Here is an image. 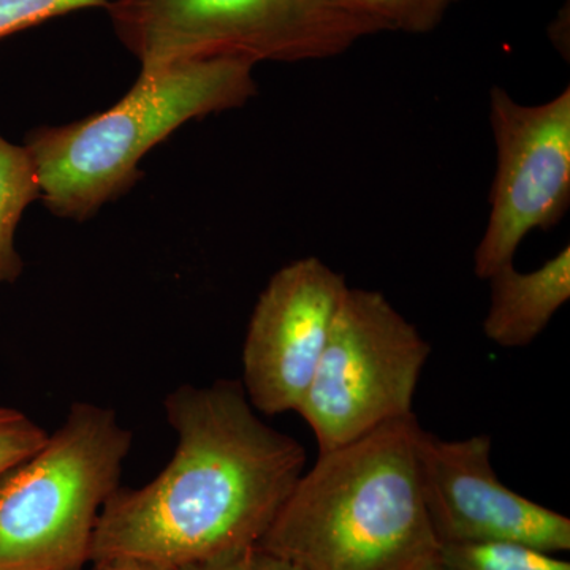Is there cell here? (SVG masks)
<instances>
[{
    "instance_id": "2",
    "label": "cell",
    "mask_w": 570,
    "mask_h": 570,
    "mask_svg": "<svg viewBox=\"0 0 570 570\" xmlns=\"http://www.w3.org/2000/svg\"><path fill=\"white\" fill-rule=\"evenodd\" d=\"M420 431L412 414L318 452L255 549L303 570H425L436 562Z\"/></svg>"
},
{
    "instance_id": "5",
    "label": "cell",
    "mask_w": 570,
    "mask_h": 570,
    "mask_svg": "<svg viewBox=\"0 0 570 570\" xmlns=\"http://www.w3.org/2000/svg\"><path fill=\"white\" fill-rule=\"evenodd\" d=\"M107 10L141 70L220 56L318 61L384 32L335 0H112Z\"/></svg>"
},
{
    "instance_id": "18",
    "label": "cell",
    "mask_w": 570,
    "mask_h": 570,
    "mask_svg": "<svg viewBox=\"0 0 570 570\" xmlns=\"http://www.w3.org/2000/svg\"><path fill=\"white\" fill-rule=\"evenodd\" d=\"M102 570H154V569L142 568V566H135V564H119V566H111V568H105Z\"/></svg>"
},
{
    "instance_id": "4",
    "label": "cell",
    "mask_w": 570,
    "mask_h": 570,
    "mask_svg": "<svg viewBox=\"0 0 570 570\" xmlns=\"http://www.w3.org/2000/svg\"><path fill=\"white\" fill-rule=\"evenodd\" d=\"M132 431L111 409L70 407L28 460L0 478V570H82L119 489Z\"/></svg>"
},
{
    "instance_id": "1",
    "label": "cell",
    "mask_w": 570,
    "mask_h": 570,
    "mask_svg": "<svg viewBox=\"0 0 570 570\" xmlns=\"http://www.w3.org/2000/svg\"><path fill=\"white\" fill-rule=\"evenodd\" d=\"M174 459L141 489L104 505L94 570H181L258 546L306 466V450L258 417L242 382L183 385L165 397Z\"/></svg>"
},
{
    "instance_id": "3",
    "label": "cell",
    "mask_w": 570,
    "mask_h": 570,
    "mask_svg": "<svg viewBox=\"0 0 570 570\" xmlns=\"http://www.w3.org/2000/svg\"><path fill=\"white\" fill-rule=\"evenodd\" d=\"M249 59H190L141 70L108 110L63 126L37 127L26 138L41 198L55 216L86 220L141 178L154 146L193 119L243 107L257 94Z\"/></svg>"
},
{
    "instance_id": "8",
    "label": "cell",
    "mask_w": 570,
    "mask_h": 570,
    "mask_svg": "<svg viewBox=\"0 0 570 570\" xmlns=\"http://www.w3.org/2000/svg\"><path fill=\"white\" fill-rule=\"evenodd\" d=\"M347 288L346 277L317 257L299 258L272 276L243 346L242 385L255 411L296 412Z\"/></svg>"
},
{
    "instance_id": "13",
    "label": "cell",
    "mask_w": 570,
    "mask_h": 570,
    "mask_svg": "<svg viewBox=\"0 0 570 570\" xmlns=\"http://www.w3.org/2000/svg\"><path fill=\"white\" fill-rule=\"evenodd\" d=\"M344 9L376 22L382 31H434L460 0H335Z\"/></svg>"
},
{
    "instance_id": "10",
    "label": "cell",
    "mask_w": 570,
    "mask_h": 570,
    "mask_svg": "<svg viewBox=\"0 0 570 570\" xmlns=\"http://www.w3.org/2000/svg\"><path fill=\"white\" fill-rule=\"evenodd\" d=\"M490 307L483 333L505 348L527 347L570 298V247L530 273L510 264L489 277Z\"/></svg>"
},
{
    "instance_id": "7",
    "label": "cell",
    "mask_w": 570,
    "mask_h": 570,
    "mask_svg": "<svg viewBox=\"0 0 570 570\" xmlns=\"http://www.w3.org/2000/svg\"><path fill=\"white\" fill-rule=\"evenodd\" d=\"M497 174L490 216L474 253V273L489 281L513 264L523 239L550 230L570 206V89L549 102L523 105L505 89L490 91Z\"/></svg>"
},
{
    "instance_id": "14",
    "label": "cell",
    "mask_w": 570,
    "mask_h": 570,
    "mask_svg": "<svg viewBox=\"0 0 570 570\" xmlns=\"http://www.w3.org/2000/svg\"><path fill=\"white\" fill-rule=\"evenodd\" d=\"M112 0H0V39L51 18L92 7L107 9Z\"/></svg>"
},
{
    "instance_id": "9",
    "label": "cell",
    "mask_w": 570,
    "mask_h": 570,
    "mask_svg": "<svg viewBox=\"0 0 570 570\" xmlns=\"http://www.w3.org/2000/svg\"><path fill=\"white\" fill-rule=\"evenodd\" d=\"M487 434L445 441L420 431L423 499L439 543L509 542L547 553L570 550V520L508 489Z\"/></svg>"
},
{
    "instance_id": "6",
    "label": "cell",
    "mask_w": 570,
    "mask_h": 570,
    "mask_svg": "<svg viewBox=\"0 0 570 570\" xmlns=\"http://www.w3.org/2000/svg\"><path fill=\"white\" fill-rule=\"evenodd\" d=\"M430 354V343L387 296L348 287L296 409L313 430L318 452L414 414L415 390Z\"/></svg>"
},
{
    "instance_id": "11",
    "label": "cell",
    "mask_w": 570,
    "mask_h": 570,
    "mask_svg": "<svg viewBox=\"0 0 570 570\" xmlns=\"http://www.w3.org/2000/svg\"><path fill=\"white\" fill-rule=\"evenodd\" d=\"M40 198L31 153L0 135V283H14L21 276L24 264L14 247V234L26 208Z\"/></svg>"
},
{
    "instance_id": "17",
    "label": "cell",
    "mask_w": 570,
    "mask_h": 570,
    "mask_svg": "<svg viewBox=\"0 0 570 570\" xmlns=\"http://www.w3.org/2000/svg\"><path fill=\"white\" fill-rule=\"evenodd\" d=\"M247 554H239V557L220 558V560H214L208 562H202V564L189 566L181 570H249L247 564Z\"/></svg>"
},
{
    "instance_id": "12",
    "label": "cell",
    "mask_w": 570,
    "mask_h": 570,
    "mask_svg": "<svg viewBox=\"0 0 570 570\" xmlns=\"http://www.w3.org/2000/svg\"><path fill=\"white\" fill-rule=\"evenodd\" d=\"M441 570H570L568 561L547 551L509 542L442 543Z\"/></svg>"
},
{
    "instance_id": "16",
    "label": "cell",
    "mask_w": 570,
    "mask_h": 570,
    "mask_svg": "<svg viewBox=\"0 0 570 570\" xmlns=\"http://www.w3.org/2000/svg\"><path fill=\"white\" fill-rule=\"evenodd\" d=\"M247 564L249 570H303L292 562L281 560L273 554L264 553V551L254 549L247 554Z\"/></svg>"
},
{
    "instance_id": "15",
    "label": "cell",
    "mask_w": 570,
    "mask_h": 570,
    "mask_svg": "<svg viewBox=\"0 0 570 570\" xmlns=\"http://www.w3.org/2000/svg\"><path fill=\"white\" fill-rule=\"evenodd\" d=\"M47 438V431L24 412L0 406V478L28 460Z\"/></svg>"
},
{
    "instance_id": "19",
    "label": "cell",
    "mask_w": 570,
    "mask_h": 570,
    "mask_svg": "<svg viewBox=\"0 0 570 570\" xmlns=\"http://www.w3.org/2000/svg\"><path fill=\"white\" fill-rule=\"evenodd\" d=\"M425 570H441V568H439V564L436 561V562H433V564L428 566V568Z\"/></svg>"
}]
</instances>
